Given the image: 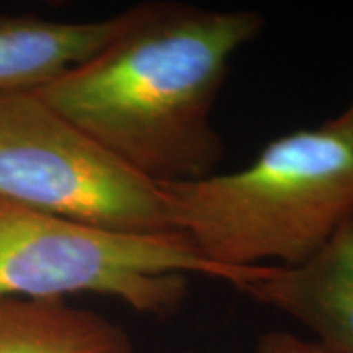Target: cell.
<instances>
[{
  "label": "cell",
  "mask_w": 353,
  "mask_h": 353,
  "mask_svg": "<svg viewBox=\"0 0 353 353\" xmlns=\"http://www.w3.org/2000/svg\"><path fill=\"white\" fill-rule=\"evenodd\" d=\"M263 26L249 8L139 3L103 51L30 94L152 182L203 179L224 157L213 108L232 56Z\"/></svg>",
  "instance_id": "obj_1"
},
{
  "label": "cell",
  "mask_w": 353,
  "mask_h": 353,
  "mask_svg": "<svg viewBox=\"0 0 353 353\" xmlns=\"http://www.w3.org/2000/svg\"><path fill=\"white\" fill-rule=\"evenodd\" d=\"M203 257L245 272L314 255L353 213V145L319 126L280 136L244 169L159 183Z\"/></svg>",
  "instance_id": "obj_2"
},
{
  "label": "cell",
  "mask_w": 353,
  "mask_h": 353,
  "mask_svg": "<svg viewBox=\"0 0 353 353\" xmlns=\"http://www.w3.org/2000/svg\"><path fill=\"white\" fill-rule=\"evenodd\" d=\"M254 272L210 262L182 232L108 231L0 198V299H64L88 291L144 314L169 316L187 299L190 275L237 288Z\"/></svg>",
  "instance_id": "obj_3"
},
{
  "label": "cell",
  "mask_w": 353,
  "mask_h": 353,
  "mask_svg": "<svg viewBox=\"0 0 353 353\" xmlns=\"http://www.w3.org/2000/svg\"><path fill=\"white\" fill-rule=\"evenodd\" d=\"M0 198L108 231L179 232L161 185L33 94L0 97Z\"/></svg>",
  "instance_id": "obj_4"
},
{
  "label": "cell",
  "mask_w": 353,
  "mask_h": 353,
  "mask_svg": "<svg viewBox=\"0 0 353 353\" xmlns=\"http://www.w3.org/2000/svg\"><path fill=\"white\" fill-rule=\"evenodd\" d=\"M237 290L296 319L327 350L353 353V213L307 260L260 265Z\"/></svg>",
  "instance_id": "obj_5"
},
{
  "label": "cell",
  "mask_w": 353,
  "mask_h": 353,
  "mask_svg": "<svg viewBox=\"0 0 353 353\" xmlns=\"http://www.w3.org/2000/svg\"><path fill=\"white\" fill-rule=\"evenodd\" d=\"M132 19L134 7L92 21L0 17V97L30 94L87 63L120 37Z\"/></svg>",
  "instance_id": "obj_6"
},
{
  "label": "cell",
  "mask_w": 353,
  "mask_h": 353,
  "mask_svg": "<svg viewBox=\"0 0 353 353\" xmlns=\"http://www.w3.org/2000/svg\"><path fill=\"white\" fill-rule=\"evenodd\" d=\"M0 353H132L107 317L64 299H0Z\"/></svg>",
  "instance_id": "obj_7"
},
{
  "label": "cell",
  "mask_w": 353,
  "mask_h": 353,
  "mask_svg": "<svg viewBox=\"0 0 353 353\" xmlns=\"http://www.w3.org/2000/svg\"><path fill=\"white\" fill-rule=\"evenodd\" d=\"M257 353H334L317 342L303 341L283 330H273L260 337Z\"/></svg>",
  "instance_id": "obj_8"
},
{
  "label": "cell",
  "mask_w": 353,
  "mask_h": 353,
  "mask_svg": "<svg viewBox=\"0 0 353 353\" xmlns=\"http://www.w3.org/2000/svg\"><path fill=\"white\" fill-rule=\"evenodd\" d=\"M321 126L325 131L332 132L337 138H341L345 143L353 145V99L341 113H337L330 120L322 123Z\"/></svg>",
  "instance_id": "obj_9"
}]
</instances>
